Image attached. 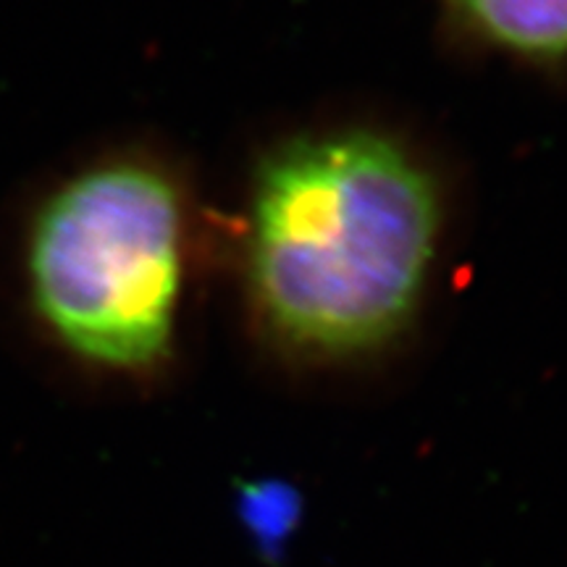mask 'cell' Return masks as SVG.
Returning a JSON list of instances; mask_svg holds the SVG:
<instances>
[{
    "label": "cell",
    "instance_id": "6da1fadb",
    "mask_svg": "<svg viewBox=\"0 0 567 567\" xmlns=\"http://www.w3.org/2000/svg\"><path fill=\"white\" fill-rule=\"evenodd\" d=\"M442 234V187L392 134L347 126L281 142L247 205L255 323L305 363L381 354L415 323Z\"/></svg>",
    "mask_w": 567,
    "mask_h": 567
},
{
    "label": "cell",
    "instance_id": "7a4b0ae2",
    "mask_svg": "<svg viewBox=\"0 0 567 567\" xmlns=\"http://www.w3.org/2000/svg\"><path fill=\"white\" fill-rule=\"evenodd\" d=\"M184 210L179 182L147 158L92 163L45 195L27 226L24 284L61 350L124 375L174 358Z\"/></svg>",
    "mask_w": 567,
    "mask_h": 567
},
{
    "label": "cell",
    "instance_id": "3957f363",
    "mask_svg": "<svg viewBox=\"0 0 567 567\" xmlns=\"http://www.w3.org/2000/svg\"><path fill=\"white\" fill-rule=\"evenodd\" d=\"M471 42L538 69L567 66V0H439Z\"/></svg>",
    "mask_w": 567,
    "mask_h": 567
},
{
    "label": "cell",
    "instance_id": "277c9868",
    "mask_svg": "<svg viewBox=\"0 0 567 567\" xmlns=\"http://www.w3.org/2000/svg\"><path fill=\"white\" fill-rule=\"evenodd\" d=\"M297 496L287 486H252L243 499V520L252 544L274 555L289 542L297 526Z\"/></svg>",
    "mask_w": 567,
    "mask_h": 567
}]
</instances>
